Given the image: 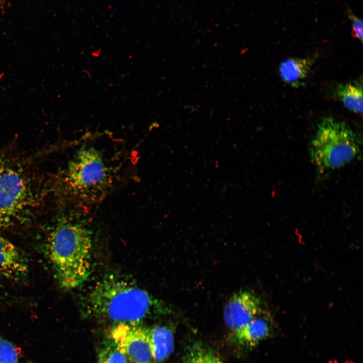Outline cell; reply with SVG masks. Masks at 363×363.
Wrapping results in <instances>:
<instances>
[{
	"label": "cell",
	"instance_id": "16",
	"mask_svg": "<svg viewBox=\"0 0 363 363\" xmlns=\"http://www.w3.org/2000/svg\"><path fill=\"white\" fill-rule=\"evenodd\" d=\"M346 13L349 19L351 21L352 35L362 42L363 37V22L362 19L355 16L349 8H346Z\"/></svg>",
	"mask_w": 363,
	"mask_h": 363
},
{
	"label": "cell",
	"instance_id": "2",
	"mask_svg": "<svg viewBox=\"0 0 363 363\" xmlns=\"http://www.w3.org/2000/svg\"><path fill=\"white\" fill-rule=\"evenodd\" d=\"M88 210L71 206L59 217L46 239V251L54 275L66 290L82 285L91 275L93 234L82 214Z\"/></svg>",
	"mask_w": 363,
	"mask_h": 363
},
{
	"label": "cell",
	"instance_id": "3",
	"mask_svg": "<svg viewBox=\"0 0 363 363\" xmlns=\"http://www.w3.org/2000/svg\"><path fill=\"white\" fill-rule=\"evenodd\" d=\"M87 317L119 323L138 324L153 314L169 311L132 280L110 274L98 281L82 307Z\"/></svg>",
	"mask_w": 363,
	"mask_h": 363
},
{
	"label": "cell",
	"instance_id": "17",
	"mask_svg": "<svg viewBox=\"0 0 363 363\" xmlns=\"http://www.w3.org/2000/svg\"><path fill=\"white\" fill-rule=\"evenodd\" d=\"M150 363H159V362H158L155 361H152L150 362Z\"/></svg>",
	"mask_w": 363,
	"mask_h": 363
},
{
	"label": "cell",
	"instance_id": "19",
	"mask_svg": "<svg viewBox=\"0 0 363 363\" xmlns=\"http://www.w3.org/2000/svg\"><path fill=\"white\" fill-rule=\"evenodd\" d=\"M130 363H131V362H130Z\"/></svg>",
	"mask_w": 363,
	"mask_h": 363
},
{
	"label": "cell",
	"instance_id": "14",
	"mask_svg": "<svg viewBox=\"0 0 363 363\" xmlns=\"http://www.w3.org/2000/svg\"><path fill=\"white\" fill-rule=\"evenodd\" d=\"M98 355V363H130L126 355L112 342Z\"/></svg>",
	"mask_w": 363,
	"mask_h": 363
},
{
	"label": "cell",
	"instance_id": "15",
	"mask_svg": "<svg viewBox=\"0 0 363 363\" xmlns=\"http://www.w3.org/2000/svg\"><path fill=\"white\" fill-rule=\"evenodd\" d=\"M0 363H23L17 348L0 336Z\"/></svg>",
	"mask_w": 363,
	"mask_h": 363
},
{
	"label": "cell",
	"instance_id": "7",
	"mask_svg": "<svg viewBox=\"0 0 363 363\" xmlns=\"http://www.w3.org/2000/svg\"><path fill=\"white\" fill-rule=\"evenodd\" d=\"M261 301L253 292L240 290L232 294L223 312L227 328L234 334L249 324L261 312Z\"/></svg>",
	"mask_w": 363,
	"mask_h": 363
},
{
	"label": "cell",
	"instance_id": "5",
	"mask_svg": "<svg viewBox=\"0 0 363 363\" xmlns=\"http://www.w3.org/2000/svg\"><path fill=\"white\" fill-rule=\"evenodd\" d=\"M310 151L312 162L323 173L340 168L358 157L360 141L346 123L328 117L318 124Z\"/></svg>",
	"mask_w": 363,
	"mask_h": 363
},
{
	"label": "cell",
	"instance_id": "4",
	"mask_svg": "<svg viewBox=\"0 0 363 363\" xmlns=\"http://www.w3.org/2000/svg\"><path fill=\"white\" fill-rule=\"evenodd\" d=\"M28 161L0 151V229L21 219L44 197V186Z\"/></svg>",
	"mask_w": 363,
	"mask_h": 363
},
{
	"label": "cell",
	"instance_id": "11",
	"mask_svg": "<svg viewBox=\"0 0 363 363\" xmlns=\"http://www.w3.org/2000/svg\"><path fill=\"white\" fill-rule=\"evenodd\" d=\"M147 337L152 359L161 362L172 352L174 338L171 330L165 326L147 327Z\"/></svg>",
	"mask_w": 363,
	"mask_h": 363
},
{
	"label": "cell",
	"instance_id": "10",
	"mask_svg": "<svg viewBox=\"0 0 363 363\" xmlns=\"http://www.w3.org/2000/svg\"><path fill=\"white\" fill-rule=\"evenodd\" d=\"M313 60L310 57H290L283 60L278 68L281 80L294 88L302 86L311 71Z\"/></svg>",
	"mask_w": 363,
	"mask_h": 363
},
{
	"label": "cell",
	"instance_id": "6",
	"mask_svg": "<svg viewBox=\"0 0 363 363\" xmlns=\"http://www.w3.org/2000/svg\"><path fill=\"white\" fill-rule=\"evenodd\" d=\"M112 341L131 363H150L152 357L147 337V327L141 323L115 324L109 333Z\"/></svg>",
	"mask_w": 363,
	"mask_h": 363
},
{
	"label": "cell",
	"instance_id": "18",
	"mask_svg": "<svg viewBox=\"0 0 363 363\" xmlns=\"http://www.w3.org/2000/svg\"><path fill=\"white\" fill-rule=\"evenodd\" d=\"M4 0H0V2H4Z\"/></svg>",
	"mask_w": 363,
	"mask_h": 363
},
{
	"label": "cell",
	"instance_id": "9",
	"mask_svg": "<svg viewBox=\"0 0 363 363\" xmlns=\"http://www.w3.org/2000/svg\"><path fill=\"white\" fill-rule=\"evenodd\" d=\"M272 330L270 318L261 312L249 324L233 335L239 343L253 347L269 337Z\"/></svg>",
	"mask_w": 363,
	"mask_h": 363
},
{
	"label": "cell",
	"instance_id": "12",
	"mask_svg": "<svg viewBox=\"0 0 363 363\" xmlns=\"http://www.w3.org/2000/svg\"><path fill=\"white\" fill-rule=\"evenodd\" d=\"M336 96L345 107L355 113H362V89L359 82L339 84L335 89Z\"/></svg>",
	"mask_w": 363,
	"mask_h": 363
},
{
	"label": "cell",
	"instance_id": "1",
	"mask_svg": "<svg viewBox=\"0 0 363 363\" xmlns=\"http://www.w3.org/2000/svg\"><path fill=\"white\" fill-rule=\"evenodd\" d=\"M74 145L56 187L71 206L88 209L130 177L134 157L121 142L102 138H88Z\"/></svg>",
	"mask_w": 363,
	"mask_h": 363
},
{
	"label": "cell",
	"instance_id": "13",
	"mask_svg": "<svg viewBox=\"0 0 363 363\" xmlns=\"http://www.w3.org/2000/svg\"><path fill=\"white\" fill-rule=\"evenodd\" d=\"M183 363H223L210 348L196 343L191 346L184 358Z\"/></svg>",
	"mask_w": 363,
	"mask_h": 363
},
{
	"label": "cell",
	"instance_id": "8",
	"mask_svg": "<svg viewBox=\"0 0 363 363\" xmlns=\"http://www.w3.org/2000/svg\"><path fill=\"white\" fill-rule=\"evenodd\" d=\"M28 261L20 250L0 234V275L15 282L24 281L28 276Z\"/></svg>",
	"mask_w": 363,
	"mask_h": 363
}]
</instances>
